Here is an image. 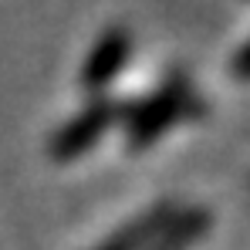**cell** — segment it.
<instances>
[{"mask_svg":"<svg viewBox=\"0 0 250 250\" xmlns=\"http://www.w3.org/2000/svg\"><path fill=\"white\" fill-rule=\"evenodd\" d=\"M122 108H125L122 102L95 98L91 105H84L75 119H68V122L51 135L47 156H51L54 163H71V159L84 156V152L95 149V146L102 142V135L115 125V119L122 115Z\"/></svg>","mask_w":250,"mask_h":250,"instance_id":"7a4b0ae2","label":"cell"},{"mask_svg":"<svg viewBox=\"0 0 250 250\" xmlns=\"http://www.w3.org/2000/svg\"><path fill=\"white\" fill-rule=\"evenodd\" d=\"M193 105V91L183 75H172L159 84L146 102L132 105L125 112V132H128V146L132 149H149L166 128L179 122Z\"/></svg>","mask_w":250,"mask_h":250,"instance_id":"6da1fadb","label":"cell"},{"mask_svg":"<svg viewBox=\"0 0 250 250\" xmlns=\"http://www.w3.org/2000/svg\"><path fill=\"white\" fill-rule=\"evenodd\" d=\"M247 58H250V47L244 44L240 54H237V78H240V82H247Z\"/></svg>","mask_w":250,"mask_h":250,"instance_id":"8992f818","label":"cell"},{"mask_svg":"<svg viewBox=\"0 0 250 250\" xmlns=\"http://www.w3.org/2000/svg\"><path fill=\"white\" fill-rule=\"evenodd\" d=\"M128 54H132V34H128V27L125 24H112L95 41V47L88 51V58H84L82 75H78L82 88L91 91V95L105 91L108 84L122 75V68L128 64Z\"/></svg>","mask_w":250,"mask_h":250,"instance_id":"3957f363","label":"cell"},{"mask_svg":"<svg viewBox=\"0 0 250 250\" xmlns=\"http://www.w3.org/2000/svg\"><path fill=\"white\" fill-rule=\"evenodd\" d=\"M172 203H156L152 209L139 213L132 223H125L122 230H115L112 237H105L95 250H146L152 244V237L159 233V227L172 216Z\"/></svg>","mask_w":250,"mask_h":250,"instance_id":"5b68a950","label":"cell"},{"mask_svg":"<svg viewBox=\"0 0 250 250\" xmlns=\"http://www.w3.org/2000/svg\"><path fill=\"white\" fill-rule=\"evenodd\" d=\"M207 230H209V209L207 207L172 209V216L159 227V233L152 237V244L146 250H189Z\"/></svg>","mask_w":250,"mask_h":250,"instance_id":"277c9868","label":"cell"}]
</instances>
